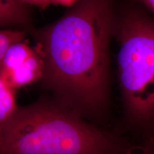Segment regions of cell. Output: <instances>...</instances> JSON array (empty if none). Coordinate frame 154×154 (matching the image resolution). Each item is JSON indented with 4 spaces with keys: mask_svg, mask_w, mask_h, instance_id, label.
<instances>
[{
    "mask_svg": "<svg viewBox=\"0 0 154 154\" xmlns=\"http://www.w3.org/2000/svg\"><path fill=\"white\" fill-rule=\"evenodd\" d=\"M142 154H154V144H151V145L148 146V147L144 150Z\"/></svg>",
    "mask_w": 154,
    "mask_h": 154,
    "instance_id": "9c48e42d",
    "label": "cell"
},
{
    "mask_svg": "<svg viewBox=\"0 0 154 154\" xmlns=\"http://www.w3.org/2000/svg\"><path fill=\"white\" fill-rule=\"evenodd\" d=\"M143 3L146 6L147 8H149L154 14V0H146L143 1Z\"/></svg>",
    "mask_w": 154,
    "mask_h": 154,
    "instance_id": "ba28073f",
    "label": "cell"
},
{
    "mask_svg": "<svg viewBox=\"0 0 154 154\" xmlns=\"http://www.w3.org/2000/svg\"><path fill=\"white\" fill-rule=\"evenodd\" d=\"M131 150H130V151H128L126 153H125V154H131Z\"/></svg>",
    "mask_w": 154,
    "mask_h": 154,
    "instance_id": "30bf717a",
    "label": "cell"
},
{
    "mask_svg": "<svg viewBox=\"0 0 154 154\" xmlns=\"http://www.w3.org/2000/svg\"><path fill=\"white\" fill-rule=\"evenodd\" d=\"M32 7L23 0H0V29L7 26H26Z\"/></svg>",
    "mask_w": 154,
    "mask_h": 154,
    "instance_id": "5b68a950",
    "label": "cell"
},
{
    "mask_svg": "<svg viewBox=\"0 0 154 154\" xmlns=\"http://www.w3.org/2000/svg\"><path fill=\"white\" fill-rule=\"evenodd\" d=\"M113 135L57 103L19 107L6 126L0 154H125Z\"/></svg>",
    "mask_w": 154,
    "mask_h": 154,
    "instance_id": "7a4b0ae2",
    "label": "cell"
},
{
    "mask_svg": "<svg viewBox=\"0 0 154 154\" xmlns=\"http://www.w3.org/2000/svg\"><path fill=\"white\" fill-rule=\"evenodd\" d=\"M26 32L21 30L0 29V67L6 53L13 44L24 41Z\"/></svg>",
    "mask_w": 154,
    "mask_h": 154,
    "instance_id": "52a82bcc",
    "label": "cell"
},
{
    "mask_svg": "<svg viewBox=\"0 0 154 154\" xmlns=\"http://www.w3.org/2000/svg\"><path fill=\"white\" fill-rule=\"evenodd\" d=\"M117 26L119 82L125 108L136 124L154 120V24L127 14Z\"/></svg>",
    "mask_w": 154,
    "mask_h": 154,
    "instance_id": "3957f363",
    "label": "cell"
},
{
    "mask_svg": "<svg viewBox=\"0 0 154 154\" xmlns=\"http://www.w3.org/2000/svg\"><path fill=\"white\" fill-rule=\"evenodd\" d=\"M15 92L16 90L0 77V143L6 126L18 109Z\"/></svg>",
    "mask_w": 154,
    "mask_h": 154,
    "instance_id": "8992f818",
    "label": "cell"
},
{
    "mask_svg": "<svg viewBox=\"0 0 154 154\" xmlns=\"http://www.w3.org/2000/svg\"><path fill=\"white\" fill-rule=\"evenodd\" d=\"M115 26L110 3L86 0L33 31L44 62L42 82L56 103L82 118L98 113L106 102L109 42Z\"/></svg>",
    "mask_w": 154,
    "mask_h": 154,
    "instance_id": "6da1fadb",
    "label": "cell"
},
{
    "mask_svg": "<svg viewBox=\"0 0 154 154\" xmlns=\"http://www.w3.org/2000/svg\"><path fill=\"white\" fill-rule=\"evenodd\" d=\"M43 74L41 56L24 41L9 48L0 67V77L15 90L42 80Z\"/></svg>",
    "mask_w": 154,
    "mask_h": 154,
    "instance_id": "277c9868",
    "label": "cell"
}]
</instances>
